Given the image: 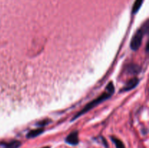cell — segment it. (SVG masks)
<instances>
[{"instance_id":"cell-1","label":"cell","mask_w":149,"mask_h":148,"mask_svg":"<svg viewBox=\"0 0 149 148\" xmlns=\"http://www.w3.org/2000/svg\"><path fill=\"white\" fill-rule=\"evenodd\" d=\"M113 92H114V86H113V83L110 82L109 84H108L107 86H106V92H104L103 94H102L101 95L99 96V97H97L95 100H93L92 102H89L88 104H87V105H86L85 107H84V108L81 110V111L79 112V113H77L75 116H74V118L72 119V120H75V119H77V118L80 117V116H81L82 115H84V113H87L89 110H92L93 107H96L97 105H98L100 103L106 101V100H108L109 98H110L111 96L113 94Z\"/></svg>"},{"instance_id":"cell-2","label":"cell","mask_w":149,"mask_h":148,"mask_svg":"<svg viewBox=\"0 0 149 148\" xmlns=\"http://www.w3.org/2000/svg\"><path fill=\"white\" fill-rule=\"evenodd\" d=\"M143 35L144 33L141 28L139 29V30L135 33V34L133 36L132 41H131L130 42V47L132 50L136 51L139 49L141 44H142Z\"/></svg>"},{"instance_id":"cell-3","label":"cell","mask_w":149,"mask_h":148,"mask_svg":"<svg viewBox=\"0 0 149 148\" xmlns=\"http://www.w3.org/2000/svg\"><path fill=\"white\" fill-rule=\"evenodd\" d=\"M65 142L71 145H77L79 143L78 132L73 131L65 139Z\"/></svg>"},{"instance_id":"cell-4","label":"cell","mask_w":149,"mask_h":148,"mask_svg":"<svg viewBox=\"0 0 149 148\" xmlns=\"http://www.w3.org/2000/svg\"><path fill=\"white\" fill-rule=\"evenodd\" d=\"M138 83H139V79H138V78H132V79H130L127 83L126 85L125 86V87L122 89V91H130V90L135 88V87L138 85Z\"/></svg>"},{"instance_id":"cell-5","label":"cell","mask_w":149,"mask_h":148,"mask_svg":"<svg viewBox=\"0 0 149 148\" xmlns=\"http://www.w3.org/2000/svg\"><path fill=\"white\" fill-rule=\"evenodd\" d=\"M127 71L130 75H135L141 71V67L136 64H130L127 68Z\"/></svg>"},{"instance_id":"cell-6","label":"cell","mask_w":149,"mask_h":148,"mask_svg":"<svg viewBox=\"0 0 149 148\" xmlns=\"http://www.w3.org/2000/svg\"><path fill=\"white\" fill-rule=\"evenodd\" d=\"M44 129H34V130H31L27 134V137L28 138H34L38 136L39 135H40L41 133H43Z\"/></svg>"},{"instance_id":"cell-7","label":"cell","mask_w":149,"mask_h":148,"mask_svg":"<svg viewBox=\"0 0 149 148\" xmlns=\"http://www.w3.org/2000/svg\"><path fill=\"white\" fill-rule=\"evenodd\" d=\"M21 143H20L19 141H13V142H10L9 143L5 144L4 146L6 148H18L20 146Z\"/></svg>"},{"instance_id":"cell-8","label":"cell","mask_w":149,"mask_h":148,"mask_svg":"<svg viewBox=\"0 0 149 148\" xmlns=\"http://www.w3.org/2000/svg\"><path fill=\"white\" fill-rule=\"evenodd\" d=\"M111 139L113 142V143L115 144V145H116V148H125L123 142H122L120 139H117V138L116 137H111Z\"/></svg>"},{"instance_id":"cell-9","label":"cell","mask_w":149,"mask_h":148,"mask_svg":"<svg viewBox=\"0 0 149 148\" xmlns=\"http://www.w3.org/2000/svg\"><path fill=\"white\" fill-rule=\"evenodd\" d=\"M142 1L143 0H137L136 2L135 3V5H134L133 7V13H136L138 11V10L140 9V7H141V4H142Z\"/></svg>"},{"instance_id":"cell-10","label":"cell","mask_w":149,"mask_h":148,"mask_svg":"<svg viewBox=\"0 0 149 148\" xmlns=\"http://www.w3.org/2000/svg\"><path fill=\"white\" fill-rule=\"evenodd\" d=\"M42 148H49V147H42Z\"/></svg>"}]
</instances>
